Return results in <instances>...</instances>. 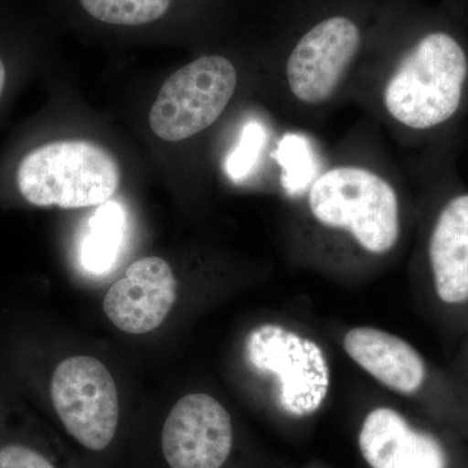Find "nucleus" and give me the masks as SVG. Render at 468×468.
<instances>
[{"label": "nucleus", "instance_id": "1", "mask_svg": "<svg viewBox=\"0 0 468 468\" xmlns=\"http://www.w3.org/2000/svg\"><path fill=\"white\" fill-rule=\"evenodd\" d=\"M468 73L460 39L441 27L424 30L411 45L384 90L389 115L412 129H430L460 109Z\"/></svg>", "mask_w": 468, "mask_h": 468}, {"label": "nucleus", "instance_id": "2", "mask_svg": "<svg viewBox=\"0 0 468 468\" xmlns=\"http://www.w3.org/2000/svg\"><path fill=\"white\" fill-rule=\"evenodd\" d=\"M307 203L319 224L345 230L369 254L385 255L399 242V197L369 169H329L311 185Z\"/></svg>", "mask_w": 468, "mask_h": 468}, {"label": "nucleus", "instance_id": "3", "mask_svg": "<svg viewBox=\"0 0 468 468\" xmlns=\"http://www.w3.org/2000/svg\"><path fill=\"white\" fill-rule=\"evenodd\" d=\"M120 169L110 153L81 140L37 147L21 160L17 187L38 207L82 208L103 205L115 196Z\"/></svg>", "mask_w": 468, "mask_h": 468}, {"label": "nucleus", "instance_id": "4", "mask_svg": "<svg viewBox=\"0 0 468 468\" xmlns=\"http://www.w3.org/2000/svg\"><path fill=\"white\" fill-rule=\"evenodd\" d=\"M249 363L276 384L279 408L294 418L315 414L331 390L325 351L307 335L279 324L258 326L246 340Z\"/></svg>", "mask_w": 468, "mask_h": 468}, {"label": "nucleus", "instance_id": "5", "mask_svg": "<svg viewBox=\"0 0 468 468\" xmlns=\"http://www.w3.org/2000/svg\"><path fill=\"white\" fill-rule=\"evenodd\" d=\"M365 41L356 9L328 8L301 30L286 61L289 88L298 101L319 104L337 90Z\"/></svg>", "mask_w": 468, "mask_h": 468}, {"label": "nucleus", "instance_id": "6", "mask_svg": "<svg viewBox=\"0 0 468 468\" xmlns=\"http://www.w3.org/2000/svg\"><path fill=\"white\" fill-rule=\"evenodd\" d=\"M237 88V70L221 55H205L168 77L150 110L151 131L180 143L214 124Z\"/></svg>", "mask_w": 468, "mask_h": 468}, {"label": "nucleus", "instance_id": "7", "mask_svg": "<svg viewBox=\"0 0 468 468\" xmlns=\"http://www.w3.org/2000/svg\"><path fill=\"white\" fill-rule=\"evenodd\" d=\"M55 411L76 441L90 451H104L119 426L115 381L101 360L88 356L67 358L51 381Z\"/></svg>", "mask_w": 468, "mask_h": 468}, {"label": "nucleus", "instance_id": "8", "mask_svg": "<svg viewBox=\"0 0 468 468\" xmlns=\"http://www.w3.org/2000/svg\"><path fill=\"white\" fill-rule=\"evenodd\" d=\"M232 446L230 415L208 394H187L165 419L162 451L171 468H221Z\"/></svg>", "mask_w": 468, "mask_h": 468}, {"label": "nucleus", "instance_id": "9", "mask_svg": "<svg viewBox=\"0 0 468 468\" xmlns=\"http://www.w3.org/2000/svg\"><path fill=\"white\" fill-rule=\"evenodd\" d=\"M177 297L171 266L158 257L134 261L125 276L111 286L103 301L107 318L125 334H149L158 328Z\"/></svg>", "mask_w": 468, "mask_h": 468}, {"label": "nucleus", "instance_id": "10", "mask_svg": "<svg viewBox=\"0 0 468 468\" xmlns=\"http://www.w3.org/2000/svg\"><path fill=\"white\" fill-rule=\"evenodd\" d=\"M358 445L371 468H452L451 452L439 436L385 406L363 419Z\"/></svg>", "mask_w": 468, "mask_h": 468}, {"label": "nucleus", "instance_id": "11", "mask_svg": "<svg viewBox=\"0 0 468 468\" xmlns=\"http://www.w3.org/2000/svg\"><path fill=\"white\" fill-rule=\"evenodd\" d=\"M433 300L468 326V194L454 197L437 215L428 239Z\"/></svg>", "mask_w": 468, "mask_h": 468}, {"label": "nucleus", "instance_id": "12", "mask_svg": "<svg viewBox=\"0 0 468 468\" xmlns=\"http://www.w3.org/2000/svg\"><path fill=\"white\" fill-rule=\"evenodd\" d=\"M347 356L378 383L393 392L415 397L423 388L431 366L408 341L374 326L346 332Z\"/></svg>", "mask_w": 468, "mask_h": 468}, {"label": "nucleus", "instance_id": "13", "mask_svg": "<svg viewBox=\"0 0 468 468\" xmlns=\"http://www.w3.org/2000/svg\"><path fill=\"white\" fill-rule=\"evenodd\" d=\"M124 233L125 212L122 205L111 199L100 205L80 250L82 267L94 275L109 272L122 250Z\"/></svg>", "mask_w": 468, "mask_h": 468}, {"label": "nucleus", "instance_id": "14", "mask_svg": "<svg viewBox=\"0 0 468 468\" xmlns=\"http://www.w3.org/2000/svg\"><path fill=\"white\" fill-rule=\"evenodd\" d=\"M178 0H76L85 16L101 26L144 29L167 20Z\"/></svg>", "mask_w": 468, "mask_h": 468}, {"label": "nucleus", "instance_id": "15", "mask_svg": "<svg viewBox=\"0 0 468 468\" xmlns=\"http://www.w3.org/2000/svg\"><path fill=\"white\" fill-rule=\"evenodd\" d=\"M266 140V129L261 122H250L243 126L239 144L229 154L226 162L227 174L233 181L239 183L248 177L260 159Z\"/></svg>", "mask_w": 468, "mask_h": 468}, {"label": "nucleus", "instance_id": "16", "mask_svg": "<svg viewBox=\"0 0 468 468\" xmlns=\"http://www.w3.org/2000/svg\"><path fill=\"white\" fill-rule=\"evenodd\" d=\"M0 468H57L41 452L23 443L0 448Z\"/></svg>", "mask_w": 468, "mask_h": 468}, {"label": "nucleus", "instance_id": "17", "mask_svg": "<svg viewBox=\"0 0 468 468\" xmlns=\"http://www.w3.org/2000/svg\"><path fill=\"white\" fill-rule=\"evenodd\" d=\"M5 80H7V70H5V63L0 58V97H2L3 90H5Z\"/></svg>", "mask_w": 468, "mask_h": 468}, {"label": "nucleus", "instance_id": "18", "mask_svg": "<svg viewBox=\"0 0 468 468\" xmlns=\"http://www.w3.org/2000/svg\"><path fill=\"white\" fill-rule=\"evenodd\" d=\"M462 367H463L464 375H466V377L468 378V326H467L466 354H464L463 365H462Z\"/></svg>", "mask_w": 468, "mask_h": 468}]
</instances>
